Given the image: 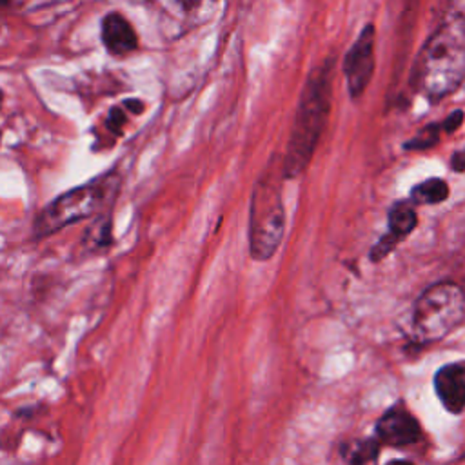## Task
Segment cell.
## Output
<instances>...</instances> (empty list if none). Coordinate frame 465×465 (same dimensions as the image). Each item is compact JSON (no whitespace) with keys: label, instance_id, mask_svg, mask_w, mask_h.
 <instances>
[{"label":"cell","instance_id":"obj_7","mask_svg":"<svg viewBox=\"0 0 465 465\" xmlns=\"http://www.w3.org/2000/svg\"><path fill=\"white\" fill-rule=\"evenodd\" d=\"M376 436L380 443L403 447L420 440L421 427L403 403H396L378 420Z\"/></svg>","mask_w":465,"mask_h":465},{"label":"cell","instance_id":"obj_11","mask_svg":"<svg viewBox=\"0 0 465 465\" xmlns=\"http://www.w3.org/2000/svg\"><path fill=\"white\" fill-rule=\"evenodd\" d=\"M449 183L443 178H427L411 189V202L418 205H434L449 196Z\"/></svg>","mask_w":465,"mask_h":465},{"label":"cell","instance_id":"obj_8","mask_svg":"<svg viewBox=\"0 0 465 465\" xmlns=\"http://www.w3.org/2000/svg\"><path fill=\"white\" fill-rule=\"evenodd\" d=\"M387 222L389 232L383 234L369 252V258L372 262H380L381 258H385L403 238H407L414 231L418 223V214L411 202H396L389 209Z\"/></svg>","mask_w":465,"mask_h":465},{"label":"cell","instance_id":"obj_6","mask_svg":"<svg viewBox=\"0 0 465 465\" xmlns=\"http://www.w3.org/2000/svg\"><path fill=\"white\" fill-rule=\"evenodd\" d=\"M374 25L367 24L343 58V74L351 96H360L367 89L374 73Z\"/></svg>","mask_w":465,"mask_h":465},{"label":"cell","instance_id":"obj_17","mask_svg":"<svg viewBox=\"0 0 465 465\" xmlns=\"http://www.w3.org/2000/svg\"><path fill=\"white\" fill-rule=\"evenodd\" d=\"M124 105H125V107H129V111H133L134 114H140V113L143 111V104H142L140 100H134V98L125 100V102H124Z\"/></svg>","mask_w":465,"mask_h":465},{"label":"cell","instance_id":"obj_18","mask_svg":"<svg viewBox=\"0 0 465 465\" xmlns=\"http://www.w3.org/2000/svg\"><path fill=\"white\" fill-rule=\"evenodd\" d=\"M180 4H182V7L185 9V11H191V9H194V7H198L203 0H178Z\"/></svg>","mask_w":465,"mask_h":465},{"label":"cell","instance_id":"obj_14","mask_svg":"<svg viewBox=\"0 0 465 465\" xmlns=\"http://www.w3.org/2000/svg\"><path fill=\"white\" fill-rule=\"evenodd\" d=\"M85 243L94 249H104L111 243V220L96 222L85 234Z\"/></svg>","mask_w":465,"mask_h":465},{"label":"cell","instance_id":"obj_1","mask_svg":"<svg viewBox=\"0 0 465 465\" xmlns=\"http://www.w3.org/2000/svg\"><path fill=\"white\" fill-rule=\"evenodd\" d=\"M334 58L323 60L309 73L298 100L294 125L282 162V176L296 178L309 165L325 129L332 98Z\"/></svg>","mask_w":465,"mask_h":465},{"label":"cell","instance_id":"obj_4","mask_svg":"<svg viewBox=\"0 0 465 465\" xmlns=\"http://www.w3.org/2000/svg\"><path fill=\"white\" fill-rule=\"evenodd\" d=\"M465 320V292L450 282L427 287L414 303L412 332L418 343L445 338Z\"/></svg>","mask_w":465,"mask_h":465},{"label":"cell","instance_id":"obj_3","mask_svg":"<svg viewBox=\"0 0 465 465\" xmlns=\"http://www.w3.org/2000/svg\"><path fill=\"white\" fill-rule=\"evenodd\" d=\"M271 167V165H269ZM285 231V211L280 193V182L274 176V169H267L256 182L251 198L249 214V251L258 262L269 260Z\"/></svg>","mask_w":465,"mask_h":465},{"label":"cell","instance_id":"obj_21","mask_svg":"<svg viewBox=\"0 0 465 465\" xmlns=\"http://www.w3.org/2000/svg\"><path fill=\"white\" fill-rule=\"evenodd\" d=\"M463 153H465V149H463Z\"/></svg>","mask_w":465,"mask_h":465},{"label":"cell","instance_id":"obj_10","mask_svg":"<svg viewBox=\"0 0 465 465\" xmlns=\"http://www.w3.org/2000/svg\"><path fill=\"white\" fill-rule=\"evenodd\" d=\"M102 42L111 54L120 56L136 49L138 36L122 15L109 13L102 18Z\"/></svg>","mask_w":465,"mask_h":465},{"label":"cell","instance_id":"obj_16","mask_svg":"<svg viewBox=\"0 0 465 465\" xmlns=\"http://www.w3.org/2000/svg\"><path fill=\"white\" fill-rule=\"evenodd\" d=\"M463 118H465V113L461 111V109H456V111H452L445 120H441L440 122V125H441V131L443 133H447V134H450V133H454L460 125H461V122H463Z\"/></svg>","mask_w":465,"mask_h":465},{"label":"cell","instance_id":"obj_20","mask_svg":"<svg viewBox=\"0 0 465 465\" xmlns=\"http://www.w3.org/2000/svg\"><path fill=\"white\" fill-rule=\"evenodd\" d=\"M11 0H0V5H5V4H9Z\"/></svg>","mask_w":465,"mask_h":465},{"label":"cell","instance_id":"obj_15","mask_svg":"<svg viewBox=\"0 0 465 465\" xmlns=\"http://www.w3.org/2000/svg\"><path fill=\"white\" fill-rule=\"evenodd\" d=\"M125 120H127V114L122 107H111L109 113H107V118H105V125L107 129H111L114 134H122V129L125 125Z\"/></svg>","mask_w":465,"mask_h":465},{"label":"cell","instance_id":"obj_13","mask_svg":"<svg viewBox=\"0 0 465 465\" xmlns=\"http://www.w3.org/2000/svg\"><path fill=\"white\" fill-rule=\"evenodd\" d=\"M440 133H441L440 122L429 124V125L421 127L411 140H407L403 143V149L405 151H427L440 142Z\"/></svg>","mask_w":465,"mask_h":465},{"label":"cell","instance_id":"obj_12","mask_svg":"<svg viewBox=\"0 0 465 465\" xmlns=\"http://www.w3.org/2000/svg\"><path fill=\"white\" fill-rule=\"evenodd\" d=\"M380 456V441L376 438H365L352 441L347 449V460L351 465H376Z\"/></svg>","mask_w":465,"mask_h":465},{"label":"cell","instance_id":"obj_2","mask_svg":"<svg viewBox=\"0 0 465 465\" xmlns=\"http://www.w3.org/2000/svg\"><path fill=\"white\" fill-rule=\"evenodd\" d=\"M465 80V27L441 24L421 47L412 69V85L430 100L450 94Z\"/></svg>","mask_w":465,"mask_h":465},{"label":"cell","instance_id":"obj_9","mask_svg":"<svg viewBox=\"0 0 465 465\" xmlns=\"http://www.w3.org/2000/svg\"><path fill=\"white\" fill-rule=\"evenodd\" d=\"M434 391L449 412H461L465 409V365L449 363L440 367L434 374Z\"/></svg>","mask_w":465,"mask_h":465},{"label":"cell","instance_id":"obj_19","mask_svg":"<svg viewBox=\"0 0 465 465\" xmlns=\"http://www.w3.org/2000/svg\"><path fill=\"white\" fill-rule=\"evenodd\" d=\"M387 465H414L412 461H407V460H392V461H389Z\"/></svg>","mask_w":465,"mask_h":465},{"label":"cell","instance_id":"obj_5","mask_svg":"<svg viewBox=\"0 0 465 465\" xmlns=\"http://www.w3.org/2000/svg\"><path fill=\"white\" fill-rule=\"evenodd\" d=\"M104 194H105V178L78 185L60 194L51 203H47L36 216L35 227H33L35 238H44L47 234L56 232L58 229H64L69 223H74L91 216L102 205Z\"/></svg>","mask_w":465,"mask_h":465}]
</instances>
